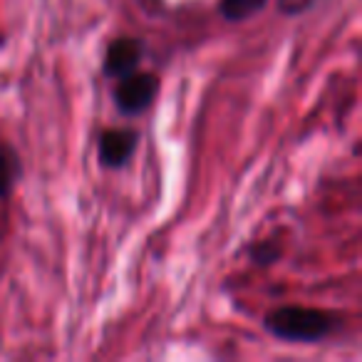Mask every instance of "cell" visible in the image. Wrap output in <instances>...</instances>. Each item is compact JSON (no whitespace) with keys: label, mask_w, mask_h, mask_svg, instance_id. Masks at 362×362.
<instances>
[{"label":"cell","mask_w":362,"mask_h":362,"mask_svg":"<svg viewBox=\"0 0 362 362\" xmlns=\"http://www.w3.org/2000/svg\"><path fill=\"white\" fill-rule=\"evenodd\" d=\"M268 0H218V16L226 23H243L256 18Z\"/></svg>","instance_id":"8992f818"},{"label":"cell","mask_w":362,"mask_h":362,"mask_svg":"<svg viewBox=\"0 0 362 362\" xmlns=\"http://www.w3.org/2000/svg\"><path fill=\"white\" fill-rule=\"evenodd\" d=\"M144 40L141 37L122 35L107 45L105 57H102V75L110 80H119V77L129 75L139 67L141 57H144Z\"/></svg>","instance_id":"277c9868"},{"label":"cell","mask_w":362,"mask_h":362,"mask_svg":"<svg viewBox=\"0 0 362 362\" xmlns=\"http://www.w3.org/2000/svg\"><path fill=\"white\" fill-rule=\"evenodd\" d=\"M23 159L11 141H0V202H11L18 184L23 181Z\"/></svg>","instance_id":"5b68a950"},{"label":"cell","mask_w":362,"mask_h":362,"mask_svg":"<svg viewBox=\"0 0 362 362\" xmlns=\"http://www.w3.org/2000/svg\"><path fill=\"white\" fill-rule=\"evenodd\" d=\"M283 256V248L278 241H273V238H263V241H256L251 248H248V258H251V263H256V266H273L276 261H281Z\"/></svg>","instance_id":"52a82bcc"},{"label":"cell","mask_w":362,"mask_h":362,"mask_svg":"<svg viewBox=\"0 0 362 362\" xmlns=\"http://www.w3.org/2000/svg\"><path fill=\"white\" fill-rule=\"evenodd\" d=\"M337 317L330 310L308 305H281L263 317V330L291 345H315L335 332Z\"/></svg>","instance_id":"6da1fadb"},{"label":"cell","mask_w":362,"mask_h":362,"mask_svg":"<svg viewBox=\"0 0 362 362\" xmlns=\"http://www.w3.org/2000/svg\"><path fill=\"white\" fill-rule=\"evenodd\" d=\"M161 82L154 72H129V75L119 77L112 90V100L122 117H139L154 105L159 97Z\"/></svg>","instance_id":"7a4b0ae2"},{"label":"cell","mask_w":362,"mask_h":362,"mask_svg":"<svg viewBox=\"0 0 362 362\" xmlns=\"http://www.w3.org/2000/svg\"><path fill=\"white\" fill-rule=\"evenodd\" d=\"M317 0H278V11L283 13V16H303V13H308L313 6H315Z\"/></svg>","instance_id":"ba28073f"},{"label":"cell","mask_w":362,"mask_h":362,"mask_svg":"<svg viewBox=\"0 0 362 362\" xmlns=\"http://www.w3.org/2000/svg\"><path fill=\"white\" fill-rule=\"evenodd\" d=\"M139 129L132 127H117V129H105L97 139V161L102 169L119 171L134 159L139 149Z\"/></svg>","instance_id":"3957f363"}]
</instances>
